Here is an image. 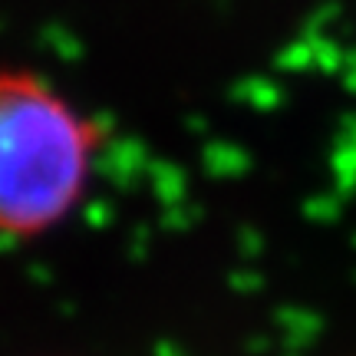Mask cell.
Here are the masks:
<instances>
[{"mask_svg":"<svg viewBox=\"0 0 356 356\" xmlns=\"http://www.w3.org/2000/svg\"><path fill=\"white\" fill-rule=\"evenodd\" d=\"M99 126L43 76L0 66V238H40L86 198Z\"/></svg>","mask_w":356,"mask_h":356,"instance_id":"cell-1","label":"cell"}]
</instances>
